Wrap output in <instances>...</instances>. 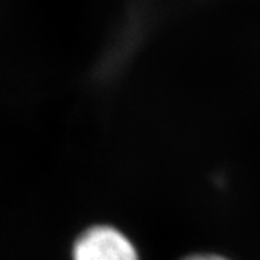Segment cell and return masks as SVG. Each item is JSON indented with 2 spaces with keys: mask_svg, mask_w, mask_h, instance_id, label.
<instances>
[{
  "mask_svg": "<svg viewBox=\"0 0 260 260\" xmlns=\"http://www.w3.org/2000/svg\"><path fill=\"white\" fill-rule=\"evenodd\" d=\"M71 260H139L129 239L112 225L97 224L75 239Z\"/></svg>",
  "mask_w": 260,
  "mask_h": 260,
  "instance_id": "cell-1",
  "label": "cell"
},
{
  "mask_svg": "<svg viewBox=\"0 0 260 260\" xmlns=\"http://www.w3.org/2000/svg\"><path fill=\"white\" fill-rule=\"evenodd\" d=\"M184 260H227L220 257V256H210V254H198V256H191Z\"/></svg>",
  "mask_w": 260,
  "mask_h": 260,
  "instance_id": "cell-2",
  "label": "cell"
}]
</instances>
